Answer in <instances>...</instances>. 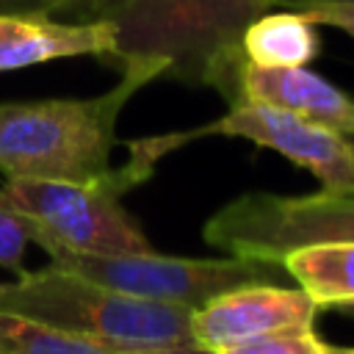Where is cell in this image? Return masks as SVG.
<instances>
[{"label":"cell","mask_w":354,"mask_h":354,"mask_svg":"<svg viewBox=\"0 0 354 354\" xmlns=\"http://www.w3.org/2000/svg\"><path fill=\"white\" fill-rule=\"evenodd\" d=\"M97 97L0 102V171L25 180L91 183L111 171L116 122L130 97L163 75L160 61H127Z\"/></svg>","instance_id":"6da1fadb"},{"label":"cell","mask_w":354,"mask_h":354,"mask_svg":"<svg viewBox=\"0 0 354 354\" xmlns=\"http://www.w3.org/2000/svg\"><path fill=\"white\" fill-rule=\"evenodd\" d=\"M263 11H271L268 0H119L91 17L116 30L108 61H160L163 75L205 83L235 105L246 66L241 33Z\"/></svg>","instance_id":"7a4b0ae2"},{"label":"cell","mask_w":354,"mask_h":354,"mask_svg":"<svg viewBox=\"0 0 354 354\" xmlns=\"http://www.w3.org/2000/svg\"><path fill=\"white\" fill-rule=\"evenodd\" d=\"M0 313L22 315L119 351L194 343L191 307L127 296L53 263L0 282Z\"/></svg>","instance_id":"3957f363"},{"label":"cell","mask_w":354,"mask_h":354,"mask_svg":"<svg viewBox=\"0 0 354 354\" xmlns=\"http://www.w3.org/2000/svg\"><path fill=\"white\" fill-rule=\"evenodd\" d=\"M152 169L130 155L127 166L111 169L91 183L6 177L0 202L30 218L58 243L86 254L149 252L152 243L122 207V194L144 183Z\"/></svg>","instance_id":"277c9868"},{"label":"cell","mask_w":354,"mask_h":354,"mask_svg":"<svg viewBox=\"0 0 354 354\" xmlns=\"http://www.w3.org/2000/svg\"><path fill=\"white\" fill-rule=\"evenodd\" d=\"M28 235L33 243H39L50 263L72 271L77 277H86L97 285H105L111 290L163 301V304H180V307H202L205 301L243 288V285H263L274 282L277 271L282 266L249 260V257H218V260H199V257H171L149 252H133V254H86L75 252L47 232H41L30 218Z\"/></svg>","instance_id":"5b68a950"},{"label":"cell","mask_w":354,"mask_h":354,"mask_svg":"<svg viewBox=\"0 0 354 354\" xmlns=\"http://www.w3.org/2000/svg\"><path fill=\"white\" fill-rule=\"evenodd\" d=\"M202 235L232 257L277 266L301 246L354 243V188H321L304 196L243 194L216 210Z\"/></svg>","instance_id":"8992f818"},{"label":"cell","mask_w":354,"mask_h":354,"mask_svg":"<svg viewBox=\"0 0 354 354\" xmlns=\"http://www.w3.org/2000/svg\"><path fill=\"white\" fill-rule=\"evenodd\" d=\"M199 136H230L254 141L307 169L321 183V188H354V149L348 144V136L254 100L230 105L221 119L199 130L166 133L160 138H147L144 144H149V152L160 158Z\"/></svg>","instance_id":"52a82bcc"},{"label":"cell","mask_w":354,"mask_h":354,"mask_svg":"<svg viewBox=\"0 0 354 354\" xmlns=\"http://www.w3.org/2000/svg\"><path fill=\"white\" fill-rule=\"evenodd\" d=\"M315 313L318 304L301 288L274 282L243 285L196 307L191 315V337L196 346L218 351L271 332L307 329Z\"/></svg>","instance_id":"ba28073f"},{"label":"cell","mask_w":354,"mask_h":354,"mask_svg":"<svg viewBox=\"0 0 354 354\" xmlns=\"http://www.w3.org/2000/svg\"><path fill=\"white\" fill-rule=\"evenodd\" d=\"M116 30L102 17L61 19L47 11H0V72H14L58 58H111Z\"/></svg>","instance_id":"9c48e42d"},{"label":"cell","mask_w":354,"mask_h":354,"mask_svg":"<svg viewBox=\"0 0 354 354\" xmlns=\"http://www.w3.org/2000/svg\"><path fill=\"white\" fill-rule=\"evenodd\" d=\"M243 100L266 102L307 122L354 136V97L304 66H243Z\"/></svg>","instance_id":"30bf717a"},{"label":"cell","mask_w":354,"mask_h":354,"mask_svg":"<svg viewBox=\"0 0 354 354\" xmlns=\"http://www.w3.org/2000/svg\"><path fill=\"white\" fill-rule=\"evenodd\" d=\"M301 11L257 14L241 33V53L252 66H304L321 53V36Z\"/></svg>","instance_id":"8fae6325"},{"label":"cell","mask_w":354,"mask_h":354,"mask_svg":"<svg viewBox=\"0 0 354 354\" xmlns=\"http://www.w3.org/2000/svg\"><path fill=\"white\" fill-rule=\"evenodd\" d=\"M282 268L318 307L354 304V243H315L282 257Z\"/></svg>","instance_id":"7c38bea8"},{"label":"cell","mask_w":354,"mask_h":354,"mask_svg":"<svg viewBox=\"0 0 354 354\" xmlns=\"http://www.w3.org/2000/svg\"><path fill=\"white\" fill-rule=\"evenodd\" d=\"M0 354H127L105 343L22 318L0 313Z\"/></svg>","instance_id":"4fadbf2b"},{"label":"cell","mask_w":354,"mask_h":354,"mask_svg":"<svg viewBox=\"0 0 354 354\" xmlns=\"http://www.w3.org/2000/svg\"><path fill=\"white\" fill-rule=\"evenodd\" d=\"M216 354H329V343H324L315 335V329L307 326V329H285V332L252 337V340L218 348Z\"/></svg>","instance_id":"5bb4252c"},{"label":"cell","mask_w":354,"mask_h":354,"mask_svg":"<svg viewBox=\"0 0 354 354\" xmlns=\"http://www.w3.org/2000/svg\"><path fill=\"white\" fill-rule=\"evenodd\" d=\"M28 241H30V235H28L25 216L0 202V266L14 274H22L25 271L22 257H25Z\"/></svg>","instance_id":"9a60e30c"},{"label":"cell","mask_w":354,"mask_h":354,"mask_svg":"<svg viewBox=\"0 0 354 354\" xmlns=\"http://www.w3.org/2000/svg\"><path fill=\"white\" fill-rule=\"evenodd\" d=\"M301 14H304L313 25L337 28V30H343V33L354 36V6H343V3H324V6L301 8Z\"/></svg>","instance_id":"2e32d148"},{"label":"cell","mask_w":354,"mask_h":354,"mask_svg":"<svg viewBox=\"0 0 354 354\" xmlns=\"http://www.w3.org/2000/svg\"><path fill=\"white\" fill-rule=\"evenodd\" d=\"M47 3H50V14H80V17H91V14H97L105 6H113L119 0H47Z\"/></svg>","instance_id":"e0dca14e"},{"label":"cell","mask_w":354,"mask_h":354,"mask_svg":"<svg viewBox=\"0 0 354 354\" xmlns=\"http://www.w3.org/2000/svg\"><path fill=\"white\" fill-rule=\"evenodd\" d=\"M127 354H216L210 348H202L196 343H180V346H160V348H141V351H127Z\"/></svg>","instance_id":"ac0fdd59"},{"label":"cell","mask_w":354,"mask_h":354,"mask_svg":"<svg viewBox=\"0 0 354 354\" xmlns=\"http://www.w3.org/2000/svg\"><path fill=\"white\" fill-rule=\"evenodd\" d=\"M324 3H343V6H354V0H268L271 8H290V11H301L310 6H324Z\"/></svg>","instance_id":"d6986e66"},{"label":"cell","mask_w":354,"mask_h":354,"mask_svg":"<svg viewBox=\"0 0 354 354\" xmlns=\"http://www.w3.org/2000/svg\"><path fill=\"white\" fill-rule=\"evenodd\" d=\"M0 11H47L50 14V3L47 0H0Z\"/></svg>","instance_id":"ffe728a7"},{"label":"cell","mask_w":354,"mask_h":354,"mask_svg":"<svg viewBox=\"0 0 354 354\" xmlns=\"http://www.w3.org/2000/svg\"><path fill=\"white\" fill-rule=\"evenodd\" d=\"M329 354H354V346H346V348H337V346H329Z\"/></svg>","instance_id":"44dd1931"},{"label":"cell","mask_w":354,"mask_h":354,"mask_svg":"<svg viewBox=\"0 0 354 354\" xmlns=\"http://www.w3.org/2000/svg\"><path fill=\"white\" fill-rule=\"evenodd\" d=\"M337 310H343L346 315H351V318H354V304H343V307H337Z\"/></svg>","instance_id":"7402d4cb"},{"label":"cell","mask_w":354,"mask_h":354,"mask_svg":"<svg viewBox=\"0 0 354 354\" xmlns=\"http://www.w3.org/2000/svg\"><path fill=\"white\" fill-rule=\"evenodd\" d=\"M348 144H351V149H354V136H348Z\"/></svg>","instance_id":"603a6c76"}]
</instances>
